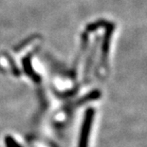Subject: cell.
Listing matches in <instances>:
<instances>
[{
	"instance_id": "1",
	"label": "cell",
	"mask_w": 147,
	"mask_h": 147,
	"mask_svg": "<svg viewBox=\"0 0 147 147\" xmlns=\"http://www.w3.org/2000/svg\"><path fill=\"white\" fill-rule=\"evenodd\" d=\"M92 118H93V111H92V109H90V110L87 112L86 121H84L83 135H82V139H81V147H86L87 139H88V133H89L90 126H91V123H92Z\"/></svg>"
},
{
	"instance_id": "2",
	"label": "cell",
	"mask_w": 147,
	"mask_h": 147,
	"mask_svg": "<svg viewBox=\"0 0 147 147\" xmlns=\"http://www.w3.org/2000/svg\"><path fill=\"white\" fill-rule=\"evenodd\" d=\"M105 25H107L105 21H99V22H97V23L91 24V25H90V26L88 27V29H89L90 30H94L95 29H98V28L102 27V26H105Z\"/></svg>"
}]
</instances>
